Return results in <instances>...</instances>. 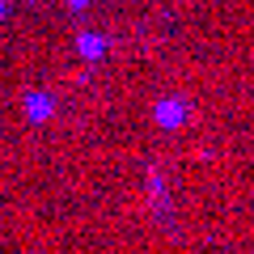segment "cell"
<instances>
[{"label":"cell","instance_id":"obj_1","mask_svg":"<svg viewBox=\"0 0 254 254\" xmlns=\"http://www.w3.org/2000/svg\"><path fill=\"white\" fill-rule=\"evenodd\" d=\"M153 123L161 131H178V127L190 123V102L187 98H161L153 102Z\"/></svg>","mask_w":254,"mask_h":254},{"label":"cell","instance_id":"obj_2","mask_svg":"<svg viewBox=\"0 0 254 254\" xmlns=\"http://www.w3.org/2000/svg\"><path fill=\"white\" fill-rule=\"evenodd\" d=\"M106 51H110V38H106V34H98V30H85V34H76V55H81L85 64H98Z\"/></svg>","mask_w":254,"mask_h":254},{"label":"cell","instance_id":"obj_3","mask_svg":"<svg viewBox=\"0 0 254 254\" xmlns=\"http://www.w3.org/2000/svg\"><path fill=\"white\" fill-rule=\"evenodd\" d=\"M21 110H26L30 123H47V119L55 115V98H51V93H43V89H34V93H26Z\"/></svg>","mask_w":254,"mask_h":254},{"label":"cell","instance_id":"obj_4","mask_svg":"<svg viewBox=\"0 0 254 254\" xmlns=\"http://www.w3.org/2000/svg\"><path fill=\"white\" fill-rule=\"evenodd\" d=\"M148 195L157 199V208H165V203H170V199H165V178H161V170H157V165L148 170Z\"/></svg>","mask_w":254,"mask_h":254},{"label":"cell","instance_id":"obj_5","mask_svg":"<svg viewBox=\"0 0 254 254\" xmlns=\"http://www.w3.org/2000/svg\"><path fill=\"white\" fill-rule=\"evenodd\" d=\"M89 4H93V0H68V9H76V13H85Z\"/></svg>","mask_w":254,"mask_h":254},{"label":"cell","instance_id":"obj_6","mask_svg":"<svg viewBox=\"0 0 254 254\" xmlns=\"http://www.w3.org/2000/svg\"><path fill=\"white\" fill-rule=\"evenodd\" d=\"M9 17V0H0V21Z\"/></svg>","mask_w":254,"mask_h":254}]
</instances>
